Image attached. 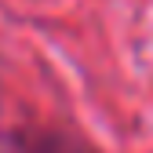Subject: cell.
Here are the masks:
<instances>
[{"label":"cell","instance_id":"6da1fadb","mask_svg":"<svg viewBox=\"0 0 153 153\" xmlns=\"http://www.w3.org/2000/svg\"><path fill=\"white\" fill-rule=\"evenodd\" d=\"M4 153H95L80 135L51 124H26L4 139Z\"/></svg>","mask_w":153,"mask_h":153}]
</instances>
